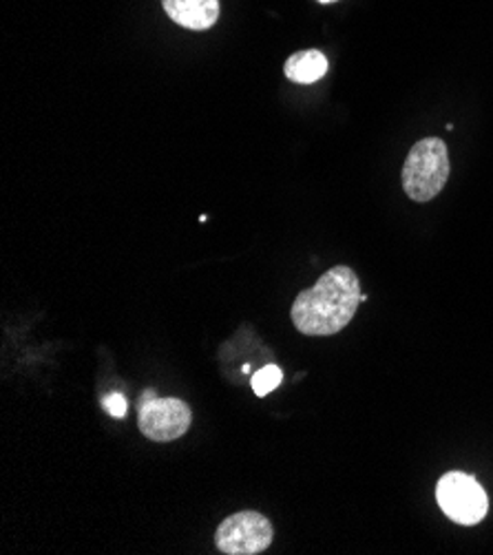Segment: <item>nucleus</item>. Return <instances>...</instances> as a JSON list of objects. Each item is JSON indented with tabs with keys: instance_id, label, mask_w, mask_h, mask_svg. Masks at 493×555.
<instances>
[{
	"instance_id": "1",
	"label": "nucleus",
	"mask_w": 493,
	"mask_h": 555,
	"mask_svg": "<svg viewBox=\"0 0 493 555\" xmlns=\"http://www.w3.org/2000/svg\"><path fill=\"white\" fill-rule=\"evenodd\" d=\"M359 276L350 266H335L297 295L290 317L306 337H333L354 319L361 301Z\"/></svg>"
},
{
	"instance_id": "2",
	"label": "nucleus",
	"mask_w": 493,
	"mask_h": 555,
	"mask_svg": "<svg viewBox=\"0 0 493 555\" xmlns=\"http://www.w3.org/2000/svg\"><path fill=\"white\" fill-rule=\"evenodd\" d=\"M447 144L438 138L416 142L403 164V191L414 202H429L438 197L450 180Z\"/></svg>"
},
{
	"instance_id": "3",
	"label": "nucleus",
	"mask_w": 493,
	"mask_h": 555,
	"mask_svg": "<svg viewBox=\"0 0 493 555\" xmlns=\"http://www.w3.org/2000/svg\"><path fill=\"white\" fill-rule=\"evenodd\" d=\"M436 498L445 516L465 527L478 525L489 509V498L484 489L476 478L463 472H450L438 480Z\"/></svg>"
},
{
	"instance_id": "4",
	"label": "nucleus",
	"mask_w": 493,
	"mask_h": 555,
	"mask_svg": "<svg viewBox=\"0 0 493 555\" xmlns=\"http://www.w3.org/2000/svg\"><path fill=\"white\" fill-rule=\"evenodd\" d=\"M272 522L257 512L233 514L215 531V544L226 555H257L272 544Z\"/></svg>"
},
{
	"instance_id": "5",
	"label": "nucleus",
	"mask_w": 493,
	"mask_h": 555,
	"mask_svg": "<svg viewBox=\"0 0 493 555\" xmlns=\"http://www.w3.org/2000/svg\"><path fill=\"white\" fill-rule=\"evenodd\" d=\"M191 408L180 399H155L140 410V431L153 442H171L189 431Z\"/></svg>"
},
{
	"instance_id": "6",
	"label": "nucleus",
	"mask_w": 493,
	"mask_h": 555,
	"mask_svg": "<svg viewBox=\"0 0 493 555\" xmlns=\"http://www.w3.org/2000/svg\"><path fill=\"white\" fill-rule=\"evenodd\" d=\"M167 16L191 31L210 29L219 18V0H161Z\"/></svg>"
},
{
	"instance_id": "7",
	"label": "nucleus",
	"mask_w": 493,
	"mask_h": 555,
	"mask_svg": "<svg viewBox=\"0 0 493 555\" xmlns=\"http://www.w3.org/2000/svg\"><path fill=\"white\" fill-rule=\"evenodd\" d=\"M284 74L297 85H312L327 74V59L316 49L297 51L288 59Z\"/></svg>"
},
{
	"instance_id": "8",
	"label": "nucleus",
	"mask_w": 493,
	"mask_h": 555,
	"mask_svg": "<svg viewBox=\"0 0 493 555\" xmlns=\"http://www.w3.org/2000/svg\"><path fill=\"white\" fill-rule=\"evenodd\" d=\"M284 372L277 365H265L257 374H252V390L257 397H265L268 392L275 390V387L282 383Z\"/></svg>"
},
{
	"instance_id": "9",
	"label": "nucleus",
	"mask_w": 493,
	"mask_h": 555,
	"mask_svg": "<svg viewBox=\"0 0 493 555\" xmlns=\"http://www.w3.org/2000/svg\"><path fill=\"white\" fill-rule=\"evenodd\" d=\"M102 403H104V410L112 414L114 418H125L127 416V399L120 395V392H112V395H106L104 399H102Z\"/></svg>"
},
{
	"instance_id": "10",
	"label": "nucleus",
	"mask_w": 493,
	"mask_h": 555,
	"mask_svg": "<svg viewBox=\"0 0 493 555\" xmlns=\"http://www.w3.org/2000/svg\"><path fill=\"white\" fill-rule=\"evenodd\" d=\"M155 399H157L155 390H146V392H144V397H142V405H146V403H151V401H155Z\"/></svg>"
},
{
	"instance_id": "11",
	"label": "nucleus",
	"mask_w": 493,
	"mask_h": 555,
	"mask_svg": "<svg viewBox=\"0 0 493 555\" xmlns=\"http://www.w3.org/2000/svg\"><path fill=\"white\" fill-rule=\"evenodd\" d=\"M319 3H323V5H327V3H337V0H319Z\"/></svg>"
}]
</instances>
